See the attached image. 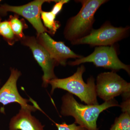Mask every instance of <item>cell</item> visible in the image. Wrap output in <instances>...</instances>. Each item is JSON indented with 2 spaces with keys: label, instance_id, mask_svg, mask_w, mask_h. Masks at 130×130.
I'll return each mask as SVG.
<instances>
[{
  "label": "cell",
  "instance_id": "obj_1",
  "mask_svg": "<svg viewBox=\"0 0 130 130\" xmlns=\"http://www.w3.org/2000/svg\"><path fill=\"white\" fill-rule=\"evenodd\" d=\"M61 113L64 116H71L77 124L86 130H98L97 121L100 114L105 110L119 106L115 99L98 105H84L77 101L72 94L67 93L62 98Z\"/></svg>",
  "mask_w": 130,
  "mask_h": 130
},
{
  "label": "cell",
  "instance_id": "obj_2",
  "mask_svg": "<svg viewBox=\"0 0 130 130\" xmlns=\"http://www.w3.org/2000/svg\"><path fill=\"white\" fill-rule=\"evenodd\" d=\"M82 7L75 16L71 17L66 24L63 35L66 40L73 41L86 36L93 29L95 14L106 0H80L76 1Z\"/></svg>",
  "mask_w": 130,
  "mask_h": 130
},
{
  "label": "cell",
  "instance_id": "obj_3",
  "mask_svg": "<svg viewBox=\"0 0 130 130\" xmlns=\"http://www.w3.org/2000/svg\"><path fill=\"white\" fill-rule=\"evenodd\" d=\"M85 70V67L82 65L78 67L76 72L71 76L64 78H56L49 81L48 84L51 85L52 87L51 94L55 89H62L76 96L86 105H99L96 91L95 79L93 77H90L85 83L83 77Z\"/></svg>",
  "mask_w": 130,
  "mask_h": 130
},
{
  "label": "cell",
  "instance_id": "obj_4",
  "mask_svg": "<svg viewBox=\"0 0 130 130\" xmlns=\"http://www.w3.org/2000/svg\"><path fill=\"white\" fill-rule=\"evenodd\" d=\"M130 29L129 26L115 27L106 22L99 29H93L86 36L71 43L73 45L85 44L92 46H112L128 36Z\"/></svg>",
  "mask_w": 130,
  "mask_h": 130
},
{
  "label": "cell",
  "instance_id": "obj_5",
  "mask_svg": "<svg viewBox=\"0 0 130 130\" xmlns=\"http://www.w3.org/2000/svg\"><path fill=\"white\" fill-rule=\"evenodd\" d=\"M86 63H93L97 67L110 69L115 72L123 70L130 74V66L124 64L119 59L114 45L96 47L88 56H83L73 61H69L68 64L76 66Z\"/></svg>",
  "mask_w": 130,
  "mask_h": 130
},
{
  "label": "cell",
  "instance_id": "obj_6",
  "mask_svg": "<svg viewBox=\"0 0 130 130\" xmlns=\"http://www.w3.org/2000/svg\"><path fill=\"white\" fill-rule=\"evenodd\" d=\"M96 91L98 96L108 101L122 95L125 99L129 98L130 83L116 72L101 73L96 77Z\"/></svg>",
  "mask_w": 130,
  "mask_h": 130
},
{
  "label": "cell",
  "instance_id": "obj_7",
  "mask_svg": "<svg viewBox=\"0 0 130 130\" xmlns=\"http://www.w3.org/2000/svg\"><path fill=\"white\" fill-rule=\"evenodd\" d=\"M57 0H35L20 6H13L7 4L0 5V16H6L8 12L23 16L31 24L39 35L47 31L42 23L41 18L42 6L45 3H55Z\"/></svg>",
  "mask_w": 130,
  "mask_h": 130
},
{
  "label": "cell",
  "instance_id": "obj_8",
  "mask_svg": "<svg viewBox=\"0 0 130 130\" xmlns=\"http://www.w3.org/2000/svg\"><path fill=\"white\" fill-rule=\"evenodd\" d=\"M20 42L22 45L29 48L35 60L41 67L43 72L42 86L46 88L48 86L49 81L57 78L54 68L59 64L38 42L36 37L25 36Z\"/></svg>",
  "mask_w": 130,
  "mask_h": 130
},
{
  "label": "cell",
  "instance_id": "obj_9",
  "mask_svg": "<svg viewBox=\"0 0 130 130\" xmlns=\"http://www.w3.org/2000/svg\"><path fill=\"white\" fill-rule=\"evenodd\" d=\"M11 74L9 78L5 84L0 89V103L3 106L13 103H19L21 108L28 109L31 112H35L37 109H40L37 104L31 106L28 102L30 100L23 98L20 94L18 90L17 83L21 76L20 71L15 68L10 69Z\"/></svg>",
  "mask_w": 130,
  "mask_h": 130
},
{
  "label": "cell",
  "instance_id": "obj_10",
  "mask_svg": "<svg viewBox=\"0 0 130 130\" xmlns=\"http://www.w3.org/2000/svg\"><path fill=\"white\" fill-rule=\"evenodd\" d=\"M36 37L38 42L59 64L65 66L68 59H76L83 56L74 53L63 42L55 41L46 32L37 35Z\"/></svg>",
  "mask_w": 130,
  "mask_h": 130
},
{
  "label": "cell",
  "instance_id": "obj_11",
  "mask_svg": "<svg viewBox=\"0 0 130 130\" xmlns=\"http://www.w3.org/2000/svg\"><path fill=\"white\" fill-rule=\"evenodd\" d=\"M31 112L21 108L19 113L11 119L9 130H44V126L31 115Z\"/></svg>",
  "mask_w": 130,
  "mask_h": 130
},
{
  "label": "cell",
  "instance_id": "obj_12",
  "mask_svg": "<svg viewBox=\"0 0 130 130\" xmlns=\"http://www.w3.org/2000/svg\"><path fill=\"white\" fill-rule=\"evenodd\" d=\"M8 21L14 35L18 39L19 41H20L25 36L23 30L28 28L25 20L24 19H20L18 14H14L13 15L9 16Z\"/></svg>",
  "mask_w": 130,
  "mask_h": 130
},
{
  "label": "cell",
  "instance_id": "obj_13",
  "mask_svg": "<svg viewBox=\"0 0 130 130\" xmlns=\"http://www.w3.org/2000/svg\"><path fill=\"white\" fill-rule=\"evenodd\" d=\"M56 17L50 11H42L41 12L42 23L47 31L48 34L52 36L55 35L61 25L60 22L55 20Z\"/></svg>",
  "mask_w": 130,
  "mask_h": 130
},
{
  "label": "cell",
  "instance_id": "obj_14",
  "mask_svg": "<svg viewBox=\"0 0 130 130\" xmlns=\"http://www.w3.org/2000/svg\"><path fill=\"white\" fill-rule=\"evenodd\" d=\"M0 36H2L8 44L13 46L18 39L14 35L8 20L2 21V17L0 16Z\"/></svg>",
  "mask_w": 130,
  "mask_h": 130
},
{
  "label": "cell",
  "instance_id": "obj_15",
  "mask_svg": "<svg viewBox=\"0 0 130 130\" xmlns=\"http://www.w3.org/2000/svg\"><path fill=\"white\" fill-rule=\"evenodd\" d=\"M109 130H130V112H124L116 118Z\"/></svg>",
  "mask_w": 130,
  "mask_h": 130
},
{
  "label": "cell",
  "instance_id": "obj_16",
  "mask_svg": "<svg viewBox=\"0 0 130 130\" xmlns=\"http://www.w3.org/2000/svg\"><path fill=\"white\" fill-rule=\"evenodd\" d=\"M58 130H86L80 126L76 125L75 123L71 124H67L66 123L59 124L55 123Z\"/></svg>",
  "mask_w": 130,
  "mask_h": 130
},
{
  "label": "cell",
  "instance_id": "obj_17",
  "mask_svg": "<svg viewBox=\"0 0 130 130\" xmlns=\"http://www.w3.org/2000/svg\"><path fill=\"white\" fill-rule=\"evenodd\" d=\"M69 1V0H57L50 12L56 16L62 10L63 6Z\"/></svg>",
  "mask_w": 130,
  "mask_h": 130
},
{
  "label": "cell",
  "instance_id": "obj_18",
  "mask_svg": "<svg viewBox=\"0 0 130 130\" xmlns=\"http://www.w3.org/2000/svg\"><path fill=\"white\" fill-rule=\"evenodd\" d=\"M130 98L125 99V101L120 106L122 108V110L123 112H130Z\"/></svg>",
  "mask_w": 130,
  "mask_h": 130
},
{
  "label": "cell",
  "instance_id": "obj_19",
  "mask_svg": "<svg viewBox=\"0 0 130 130\" xmlns=\"http://www.w3.org/2000/svg\"><path fill=\"white\" fill-rule=\"evenodd\" d=\"M1 83V80H0V84Z\"/></svg>",
  "mask_w": 130,
  "mask_h": 130
},
{
  "label": "cell",
  "instance_id": "obj_20",
  "mask_svg": "<svg viewBox=\"0 0 130 130\" xmlns=\"http://www.w3.org/2000/svg\"><path fill=\"white\" fill-rule=\"evenodd\" d=\"M0 43H1V38H0Z\"/></svg>",
  "mask_w": 130,
  "mask_h": 130
},
{
  "label": "cell",
  "instance_id": "obj_21",
  "mask_svg": "<svg viewBox=\"0 0 130 130\" xmlns=\"http://www.w3.org/2000/svg\"><path fill=\"white\" fill-rule=\"evenodd\" d=\"M1 0H0V2H1Z\"/></svg>",
  "mask_w": 130,
  "mask_h": 130
}]
</instances>
